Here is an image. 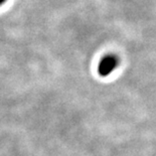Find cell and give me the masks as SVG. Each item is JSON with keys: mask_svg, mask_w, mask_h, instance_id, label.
Returning <instances> with one entry per match:
<instances>
[{"mask_svg": "<svg viewBox=\"0 0 156 156\" xmlns=\"http://www.w3.org/2000/svg\"><path fill=\"white\" fill-rule=\"evenodd\" d=\"M119 64H120V61H119V58L116 55H106L101 58V61L98 65L97 71L99 76L103 78L110 76L117 69Z\"/></svg>", "mask_w": 156, "mask_h": 156, "instance_id": "1", "label": "cell"}, {"mask_svg": "<svg viewBox=\"0 0 156 156\" xmlns=\"http://www.w3.org/2000/svg\"><path fill=\"white\" fill-rule=\"evenodd\" d=\"M6 1H7V0H0V6H2Z\"/></svg>", "mask_w": 156, "mask_h": 156, "instance_id": "2", "label": "cell"}]
</instances>
